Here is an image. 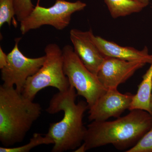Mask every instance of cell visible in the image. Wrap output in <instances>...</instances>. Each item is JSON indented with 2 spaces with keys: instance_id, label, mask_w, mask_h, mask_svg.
<instances>
[{
  "instance_id": "1",
  "label": "cell",
  "mask_w": 152,
  "mask_h": 152,
  "mask_svg": "<svg viewBox=\"0 0 152 152\" xmlns=\"http://www.w3.org/2000/svg\"><path fill=\"white\" fill-rule=\"evenodd\" d=\"M152 128L151 114L143 110H132L115 121H92L88 125L83 144L85 152L109 144L119 151H127Z\"/></svg>"
},
{
  "instance_id": "2",
  "label": "cell",
  "mask_w": 152,
  "mask_h": 152,
  "mask_svg": "<svg viewBox=\"0 0 152 152\" xmlns=\"http://www.w3.org/2000/svg\"><path fill=\"white\" fill-rule=\"evenodd\" d=\"M78 95L72 86L64 91H59L52 97L46 111L50 114L63 111L62 119L50 124L46 135L54 141L53 152L77 149L82 143L86 131L83 123L84 114L89 107L86 101L76 103Z\"/></svg>"
},
{
  "instance_id": "3",
  "label": "cell",
  "mask_w": 152,
  "mask_h": 152,
  "mask_svg": "<svg viewBox=\"0 0 152 152\" xmlns=\"http://www.w3.org/2000/svg\"><path fill=\"white\" fill-rule=\"evenodd\" d=\"M42 113L40 104L25 97L15 87L0 86V141L10 147L23 141Z\"/></svg>"
},
{
  "instance_id": "4",
  "label": "cell",
  "mask_w": 152,
  "mask_h": 152,
  "mask_svg": "<svg viewBox=\"0 0 152 152\" xmlns=\"http://www.w3.org/2000/svg\"><path fill=\"white\" fill-rule=\"evenodd\" d=\"M43 64L38 72L28 79L22 94L34 101L41 90L47 87L64 91L69 88V80L64 73L62 50L56 44L47 45L45 49Z\"/></svg>"
},
{
  "instance_id": "5",
  "label": "cell",
  "mask_w": 152,
  "mask_h": 152,
  "mask_svg": "<svg viewBox=\"0 0 152 152\" xmlns=\"http://www.w3.org/2000/svg\"><path fill=\"white\" fill-rule=\"evenodd\" d=\"M64 73L77 94L85 98L89 109L107 91L97 76L90 72L76 54L73 48L66 45L62 49Z\"/></svg>"
},
{
  "instance_id": "6",
  "label": "cell",
  "mask_w": 152,
  "mask_h": 152,
  "mask_svg": "<svg viewBox=\"0 0 152 152\" xmlns=\"http://www.w3.org/2000/svg\"><path fill=\"white\" fill-rule=\"evenodd\" d=\"M40 1L37 0L32 12L20 23L22 34L44 26H51L58 30L64 29L70 23L72 15L87 6L86 3L80 0L75 2L56 0L51 7H45L40 5Z\"/></svg>"
},
{
  "instance_id": "7",
  "label": "cell",
  "mask_w": 152,
  "mask_h": 152,
  "mask_svg": "<svg viewBox=\"0 0 152 152\" xmlns=\"http://www.w3.org/2000/svg\"><path fill=\"white\" fill-rule=\"evenodd\" d=\"M21 37L15 39L12 50L7 54V62L1 69V79L3 86L15 87L22 93L28 79L36 74L43 64L45 56L36 58L25 56L19 48Z\"/></svg>"
},
{
  "instance_id": "8",
  "label": "cell",
  "mask_w": 152,
  "mask_h": 152,
  "mask_svg": "<svg viewBox=\"0 0 152 152\" xmlns=\"http://www.w3.org/2000/svg\"><path fill=\"white\" fill-rule=\"evenodd\" d=\"M134 96L130 93H120L118 88L107 90L89 109V120L104 121L112 117L119 118L129 110Z\"/></svg>"
},
{
  "instance_id": "9",
  "label": "cell",
  "mask_w": 152,
  "mask_h": 152,
  "mask_svg": "<svg viewBox=\"0 0 152 152\" xmlns=\"http://www.w3.org/2000/svg\"><path fill=\"white\" fill-rule=\"evenodd\" d=\"M146 63L142 61H128L106 57L97 74L99 80L107 89L118 88L127 81Z\"/></svg>"
},
{
  "instance_id": "10",
  "label": "cell",
  "mask_w": 152,
  "mask_h": 152,
  "mask_svg": "<svg viewBox=\"0 0 152 152\" xmlns=\"http://www.w3.org/2000/svg\"><path fill=\"white\" fill-rule=\"evenodd\" d=\"M91 29L82 31L72 29L70 31V39L74 51L84 65L92 73L97 74L106 57L93 41Z\"/></svg>"
},
{
  "instance_id": "11",
  "label": "cell",
  "mask_w": 152,
  "mask_h": 152,
  "mask_svg": "<svg viewBox=\"0 0 152 152\" xmlns=\"http://www.w3.org/2000/svg\"><path fill=\"white\" fill-rule=\"evenodd\" d=\"M92 37L100 51L105 57L128 61H142L146 64L152 63V54H150L147 47L140 50L132 47L121 46L99 36H95L94 33Z\"/></svg>"
},
{
  "instance_id": "12",
  "label": "cell",
  "mask_w": 152,
  "mask_h": 152,
  "mask_svg": "<svg viewBox=\"0 0 152 152\" xmlns=\"http://www.w3.org/2000/svg\"><path fill=\"white\" fill-rule=\"evenodd\" d=\"M152 90V62L149 68L142 76V80L138 86L136 94L134 95L129 110H143L152 115L151 107Z\"/></svg>"
},
{
  "instance_id": "13",
  "label": "cell",
  "mask_w": 152,
  "mask_h": 152,
  "mask_svg": "<svg viewBox=\"0 0 152 152\" xmlns=\"http://www.w3.org/2000/svg\"><path fill=\"white\" fill-rule=\"evenodd\" d=\"M113 18L140 12L147 5L136 0H104Z\"/></svg>"
},
{
  "instance_id": "14",
  "label": "cell",
  "mask_w": 152,
  "mask_h": 152,
  "mask_svg": "<svg viewBox=\"0 0 152 152\" xmlns=\"http://www.w3.org/2000/svg\"><path fill=\"white\" fill-rule=\"evenodd\" d=\"M54 144V141L50 137L45 135L43 136L39 133H34L32 137L27 144L18 147H2L1 152H28L34 148L42 145Z\"/></svg>"
},
{
  "instance_id": "15",
  "label": "cell",
  "mask_w": 152,
  "mask_h": 152,
  "mask_svg": "<svg viewBox=\"0 0 152 152\" xmlns=\"http://www.w3.org/2000/svg\"><path fill=\"white\" fill-rule=\"evenodd\" d=\"M15 16V11L13 0H0V28L5 23L10 26Z\"/></svg>"
},
{
  "instance_id": "16",
  "label": "cell",
  "mask_w": 152,
  "mask_h": 152,
  "mask_svg": "<svg viewBox=\"0 0 152 152\" xmlns=\"http://www.w3.org/2000/svg\"><path fill=\"white\" fill-rule=\"evenodd\" d=\"M15 16L17 20L20 23L26 18L34 10L35 6L32 0H13Z\"/></svg>"
},
{
  "instance_id": "17",
  "label": "cell",
  "mask_w": 152,
  "mask_h": 152,
  "mask_svg": "<svg viewBox=\"0 0 152 152\" xmlns=\"http://www.w3.org/2000/svg\"><path fill=\"white\" fill-rule=\"evenodd\" d=\"M126 152H152V128L137 145Z\"/></svg>"
},
{
  "instance_id": "18",
  "label": "cell",
  "mask_w": 152,
  "mask_h": 152,
  "mask_svg": "<svg viewBox=\"0 0 152 152\" xmlns=\"http://www.w3.org/2000/svg\"><path fill=\"white\" fill-rule=\"evenodd\" d=\"M7 62V55L4 52L1 47H0V69L4 67Z\"/></svg>"
},
{
  "instance_id": "19",
  "label": "cell",
  "mask_w": 152,
  "mask_h": 152,
  "mask_svg": "<svg viewBox=\"0 0 152 152\" xmlns=\"http://www.w3.org/2000/svg\"><path fill=\"white\" fill-rule=\"evenodd\" d=\"M136 1L140 2L143 3V4H145L148 5L149 4V2L151 0H136Z\"/></svg>"
},
{
  "instance_id": "20",
  "label": "cell",
  "mask_w": 152,
  "mask_h": 152,
  "mask_svg": "<svg viewBox=\"0 0 152 152\" xmlns=\"http://www.w3.org/2000/svg\"><path fill=\"white\" fill-rule=\"evenodd\" d=\"M151 110H152V94L151 95Z\"/></svg>"
}]
</instances>
